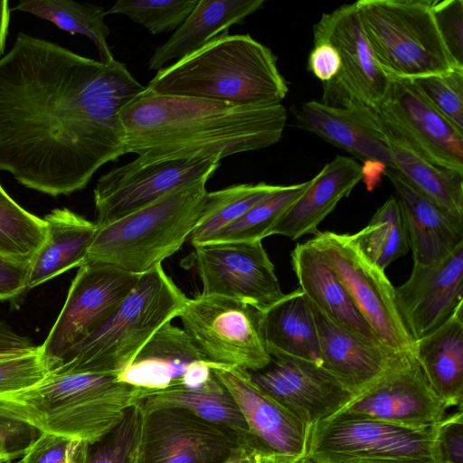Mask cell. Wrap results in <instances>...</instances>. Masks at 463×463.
Instances as JSON below:
<instances>
[{"label": "cell", "instance_id": "cell-6", "mask_svg": "<svg viewBox=\"0 0 463 463\" xmlns=\"http://www.w3.org/2000/svg\"><path fill=\"white\" fill-rule=\"evenodd\" d=\"M187 299L162 265L142 274L115 313L70 349L52 373L118 375L160 327L178 317Z\"/></svg>", "mask_w": 463, "mask_h": 463}, {"label": "cell", "instance_id": "cell-23", "mask_svg": "<svg viewBox=\"0 0 463 463\" xmlns=\"http://www.w3.org/2000/svg\"><path fill=\"white\" fill-rule=\"evenodd\" d=\"M294 115L298 128L349 152L364 165L394 168L375 110L361 106L337 109L309 100L302 103Z\"/></svg>", "mask_w": 463, "mask_h": 463}, {"label": "cell", "instance_id": "cell-40", "mask_svg": "<svg viewBox=\"0 0 463 463\" xmlns=\"http://www.w3.org/2000/svg\"><path fill=\"white\" fill-rule=\"evenodd\" d=\"M411 80L444 117L463 131V68Z\"/></svg>", "mask_w": 463, "mask_h": 463}, {"label": "cell", "instance_id": "cell-27", "mask_svg": "<svg viewBox=\"0 0 463 463\" xmlns=\"http://www.w3.org/2000/svg\"><path fill=\"white\" fill-rule=\"evenodd\" d=\"M263 5V0H198L173 35L156 49L148 60V69L158 71L168 61L194 52L227 33L233 24H242Z\"/></svg>", "mask_w": 463, "mask_h": 463}, {"label": "cell", "instance_id": "cell-53", "mask_svg": "<svg viewBox=\"0 0 463 463\" xmlns=\"http://www.w3.org/2000/svg\"><path fill=\"white\" fill-rule=\"evenodd\" d=\"M11 463H12V462H11ZM15 463H17V462H15Z\"/></svg>", "mask_w": 463, "mask_h": 463}, {"label": "cell", "instance_id": "cell-10", "mask_svg": "<svg viewBox=\"0 0 463 463\" xmlns=\"http://www.w3.org/2000/svg\"><path fill=\"white\" fill-rule=\"evenodd\" d=\"M307 242L337 277L378 340L395 352H413L414 340L398 311L394 287L351 234L318 232Z\"/></svg>", "mask_w": 463, "mask_h": 463}, {"label": "cell", "instance_id": "cell-14", "mask_svg": "<svg viewBox=\"0 0 463 463\" xmlns=\"http://www.w3.org/2000/svg\"><path fill=\"white\" fill-rule=\"evenodd\" d=\"M390 80L375 110L383 132L428 163L463 175V131L411 79Z\"/></svg>", "mask_w": 463, "mask_h": 463}, {"label": "cell", "instance_id": "cell-51", "mask_svg": "<svg viewBox=\"0 0 463 463\" xmlns=\"http://www.w3.org/2000/svg\"><path fill=\"white\" fill-rule=\"evenodd\" d=\"M32 348L24 349V350H14V351L0 352V361L7 359V358H11V357H14V356L20 355L22 354H24V353L28 352Z\"/></svg>", "mask_w": 463, "mask_h": 463}, {"label": "cell", "instance_id": "cell-33", "mask_svg": "<svg viewBox=\"0 0 463 463\" xmlns=\"http://www.w3.org/2000/svg\"><path fill=\"white\" fill-rule=\"evenodd\" d=\"M14 9L47 20L71 33L87 36L96 45L99 61L109 64L115 61L108 43L110 32L105 22L107 11L102 6L71 0H26L19 1Z\"/></svg>", "mask_w": 463, "mask_h": 463}, {"label": "cell", "instance_id": "cell-32", "mask_svg": "<svg viewBox=\"0 0 463 463\" xmlns=\"http://www.w3.org/2000/svg\"><path fill=\"white\" fill-rule=\"evenodd\" d=\"M384 136L393 169L426 199L463 218V175L431 165L385 133Z\"/></svg>", "mask_w": 463, "mask_h": 463}, {"label": "cell", "instance_id": "cell-20", "mask_svg": "<svg viewBox=\"0 0 463 463\" xmlns=\"http://www.w3.org/2000/svg\"><path fill=\"white\" fill-rule=\"evenodd\" d=\"M394 292L414 341L441 326L463 304V242L436 262L414 263L407 281Z\"/></svg>", "mask_w": 463, "mask_h": 463}, {"label": "cell", "instance_id": "cell-39", "mask_svg": "<svg viewBox=\"0 0 463 463\" xmlns=\"http://www.w3.org/2000/svg\"><path fill=\"white\" fill-rule=\"evenodd\" d=\"M144 413L134 404L122 420L90 445L88 463H138Z\"/></svg>", "mask_w": 463, "mask_h": 463}, {"label": "cell", "instance_id": "cell-42", "mask_svg": "<svg viewBox=\"0 0 463 463\" xmlns=\"http://www.w3.org/2000/svg\"><path fill=\"white\" fill-rule=\"evenodd\" d=\"M89 443L50 433H40L17 463H88Z\"/></svg>", "mask_w": 463, "mask_h": 463}, {"label": "cell", "instance_id": "cell-36", "mask_svg": "<svg viewBox=\"0 0 463 463\" xmlns=\"http://www.w3.org/2000/svg\"><path fill=\"white\" fill-rule=\"evenodd\" d=\"M310 180L290 185H280L235 222L216 232L209 242L262 241L279 218L303 194ZM204 244V243H203Z\"/></svg>", "mask_w": 463, "mask_h": 463}, {"label": "cell", "instance_id": "cell-3", "mask_svg": "<svg viewBox=\"0 0 463 463\" xmlns=\"http://www.w3.org/2000/svg\"><path fill=\"white\" fill-rule=\"evenodd\" d=\"M159 95L234 104H279L288 92L272 51L250 34H222L157 71L145 86Z\"/></svg>", "mask_w": 463, "mask_h": 463}, {"label": "cell", "instance_id": "cell-7", "mask_svg": "<svg viewBox=\"0 0 463 463\" xmlns=\"http://www.w3.org/2000/svg\"><path fill=\"white\" fill-rule=\"evenodd\" d=\"M432 0H359L361 24L374 58L389 78L414 79L458 66L438 30Z\"/></svg>", "mask_w": 463, "mask_h": 463}, {"label": "cell", "instance_id": "cell-43", "mask_svg": "<svg viewBox=\"0 0 463 463\" xmlns=\"http://www.w3.org/2000/svg\"><path fill=\"white\" fill-rule=\"evenodd\" d=\"M431 11L446 49L463 67V1L432 0Z\"/></svg>", "mask_w": 463, "mask_h": 463}, {"label": "cell", "instance_id": "cell-37", "mask_svg": "<svg viewBox=\"0 0 463 463\" xmlns=\"http://www.w3.org/2000/svg\"><path fill=\"white\" fill-rule=\"evenodd\" d=\"M46 222L19 205L0 184V254L30 263L46 239Z\"/></svg>", "mask_w": 463, "mask_h": 463}, {"label": "cell", "instance_id": "cell-12", "mask_svg": "<svg viewBox=\"0 0 463 463\" xmlns=\"http://www.w3.org/2000/svg\"><path fill=\"white\" fill-rule=\"evenodd\" d=\"M314 40H327L341 58L338 74L323 83L321 102L337 109L361 106L376 110L391 80L377 63L355 3L323 14L313 26Z\"/></svg>", "mask_w": 463, "mask_h": 463}, {"label": "cell", "instance_id": "cell-21", "mask_svg": "<svg viewBox=\"0 0 463 463\" xmlns=\"http://www.w3.org/2000/svg\"><path fill=\"white\" fill-rule=\"evenodd\" d=\"M213 371L232 394L250 434L266 453L307 457L310 427L260 390L247 371L221 364Z\"/></svg>", "mask_w": 463, "mask_h": 463}, {"label": "cell", "instance_id": "cell-2", "mask_svg": "<svg viewBox=\"0 0 463 463\" xmlns=\"http://www.w3.org/2000/svg\"><path fill=\"white\" fill-rule=\"evenodd\" d=\"M126 154L148 161L225 156L280 141L288 114L282 103L234 104L155 94L145 90L119 113Z\"/></svg>", "mask_w": 463, "mask_h": 463}, {"label": "cell", "instance_id": "cell-28", "mask_svg": "<svg viewBox=\"0 0 463 463\" xmlns=\"http://www.w3.org/2000/svg\"><path fill=\"white\" fill-rule=\"evenodd\" d=\"M413 354L449 408H462L463 304L439 327L414 341Z\"/></svg>", "mask_w": 463, "mask_h": 463}, {"label": "cell", "instance_id": "cell-4", "mask_svg": "<svg viewBox=\"0 0 463 463\" xmlns=\"http://www.w3.org/2000/svg\"><path fill=\"white\" fill-rule=\"evenodd\" d=\"M137 392L113 373H51L33 387L0 395V415L93 444L122 420Z\"/></svg>", "mask_w": 463, "mask_h": 463}, {"label": "cell", "instance_id": "cell-45", "mask_svg": "<svg viewBox=\"0 0 463 463\" xmlns=\"http://www.w3.org/2000/svg\"><path fill=\"white\" fill-rule=\"evenodd\" d=\"M40 433L24 421L0 415V458L5 463L22 458Z\"/></svg>", "mask_w": 463, "mask_h": 463}, {"label": "cell", "instance_id": "cell-18", "mask_svg": "<svg viewBox=\"0 0 463 463\" xmlns=\"http://www.w3.org/2000/svg\"><path fill=\"white\" fill-rule=\"evenodd\" d=\"M268 351L269 364L247 372L250 379L307 426L331 417L353 398L320 364Z\"/></svg>", "mask_w": 463, "mask_h": 463}, {"label": "cell", "instance_id": "cell-15", "mask_svg": "<svg viewBox=\"0 0 463 463\" xmlns=\"http://www.w3.org/2000/svg\"><path fill=\"white\" fill-rule=\"evenodd\" d=\"M184 264L196 271L203 296L232 298L264 312L285 295L262 241L196 245Z\"/></svg>", "mask_w": 463, "mask_h": 463}, {"label": "cell", "instance_id": "cell-35", "mask_svg": "<svg viewBox=\"0 0 463 463\" xmlns=\"http://www.w3.org/2000/svg\"><path fill=\"white\" fill-rule=\"evenodd\" d=\"M351 237L366 258L383 270L407 254L408 237L395 196L383 203L369 223Z\"/></svg>", "mask_w": 463, "mask_h": 463}, {"label": "cell", "instance_id": "cell-46", "mask_svg": "<svg viewBox=\"0 0 463 463\" xmlns=\"http://www.w3.org/2000/svg\"><path fill=\"white\" fill-rule=\"evenodd\" d=\"M341 69V58L335 47L327 40H314L307 70L323 83L333 80Z\"/></svg>", "mask_w": 463, "mask_h": 463}, {"label": "cell", "instance_id": "cell-13", "mask_svg": "<svg viewBox=\"0 0 463 463\" xmlns=\"http://www.w3.org/2000/svg\"><path fill=\"white\" fill-rule=\"evenodd\" d=\"M222 157L148 162L139 157L101 175L93 191L97 228L104 227L170 193L210 178Z\"/></svg>", "mask_w": 463, "mask_h": 463}, {"label": "cell", "instance_id": "cell-47", "mask_svg": "<svg viewBox=\"0 0 463 463\" xmlns=\"http://www.w3.org/2000/svg\"><path fill=\"white\" fill-rule=\"evenodd\" d=\"M29 264L0 254V300H10L26 291Z\"/></svg>", "mask_w": 463, "mask_h": 463}, {"label": "cell", "instance_id": "cell-50", "mask_svg": "<svg viewBox=\"0 0 463 463\" xmlns=\"http://www.w3.org/2000/svg\"><path fill=\"white\" fill-rule=\"evenodd\" d=\"M255 463H316L307 457L289 458L281 455L259 452Z\"/></svg>", "mask_w": 463, "mask_h": 463}, {"label": "cell", "instance_id": "cell-29", "mask_svg": "<svg viewBox=\"0 0 463 463\" xmlns=\"http://www.w3.org/2000/svg\"><path fill=\"white\" fill-rule=\"evenodd\" d=\"M290 257L299 288L314 305L337 324L379 341L337 277L307 241L297 244Z\"/></svg>", "mask_w": 463, "mask_h": 463}, {"label": "cell", "instance_id": "cell-30", "mask_svg": "<svg viewBox=\"0 0 463 463\" xmlns=\"http://www.w3.org/2000/svg\"><path fill=\"white\" fill-rule=\"evenodd\" d=\"M134 404L144 414L165 408L187 410L207 421L232 430L245 439L257 442L250 434L236 402L216 376L198 388L137 392Z\"/></svg>", "mask_w": 463, "mask_h": 463}, {"label": "cell", "instance_id": "cell-16", "mask_svg": "<svg viewBox=\"0 0 463 463\" xmlns=\"http://www.w3.org/2000/svg\"><path fill=\"white\" fill-rule=\"evenodd\" d=\"M448 409L432 389L413 352L406 351L380 379L353 396L336 413L429 428L440 422Z\"/></svg>", "mask_w": 463, "mask_h": 463}, {"label": "cell", "instance_id": "cell-41", "mask_svg": "<svg viewBox=\"0 0 463 463\" xmlns=\"http://www.w3.org/2000/svg\"><path fill=\"white\" fill-rule=\"evenodd\" d=\"M52 373V366L40 345L28 352L0 361V395L17 392L37 385Z\"/></svg>", "mask_w": 463, "mask_h": 463}, {"label": "cell", "instance_id": "cell-1", "mask_svg": "<svg viewBox=\"0 0 463 463\" xmlns=\"http://www.w3.org/2000/svg\"><path fill=\"white\" fill-rule=\"evenodd\" d=\"M144 90L117 60L19 33L0 59V171L51 196L84 189L126 154L119 113Z\"/></svg>", "mask_w": 463, "mask_h": 463}, {"label": "cell", "instance_id": "cell-19", "mask_svg": "<svg viewBox=\"0 0 463 463\" xmlns=\"http://www.w3.org/2000/svg\"><path fill=\"white\" fill-rule=\"evenodd\" d=\"M184 329L166 323L117 375L138 392L198 388L214 378L213 367Z\"/></svg>", "mask_w": 463, "mask_h": 463}, {"label": "cell", "instance_id": "cell-25", "mask_svg": "<svg viewBox=\"0 0 463 463\" xmlns=\"http://www.w3.org/2000/svg\"><path fill=\"white\" fill-rule=\"evenodd\" d=\"M364 179L363 166L354 158L336 156L310 179L303 194L279 218L269 232L297 240L316 234L318 225Z\"/></svg>", "mask_w": 463, "mask_h": 463}, {"label": "cell", "instance_id": "cell-52", "mask_svg": "<svg viewBox=\"0 0 463 463\" xmlns=\"http://www.w3.org/2000/svg\"><path fill=\"white\" fill-rule=\"evenodd\" d=\"M0 463H5V461L2 458H0Z\"/></svg>", "mask_w": 463, "mask_h": 463}, {"label": "cell", "instance_id": "cell-8", "mask_svg": "<svg viewBox=\"0 0 463 463\" xmlns=\"http://www.w3.org/2000/svg\"><path fill=\"white\" fill-rule=\"evenodd\" d=\"M435 426L411 428L335 413L310 426L307 457L316 463H437Z\"/></svg>", "mask_w": 463, "mask_h": 463}, {"label": "cell", "instance_id": "cell-17", "mask_svg": "<svg viewBox=\"0 0 463 463\" xmlns=\"http://www.w3.org/2000/svg\"><path fill=\"white\" fill-rule=\"evenodd\" d=\"M245 439L191 411L165 408L144 414L138 463H222Z\"/></svg>", "mask_w": 463, "mask_h": 463}, {"label": "cell", "instance_id": "cell-38", "mask_svg": "<svg viewBox=\"0 0 463 463\" xmlns=\"http://www.w3.org/2000/svg\"><path fill=\"white\" fill-rule=\"evenodd\" d=\"M198 0H118L107 14H123L153 34L176 30Z\"/></svg>", "mask_w": 463, "mask_h": 463}, {"label": "cell", "instance_id": "cell-44", "mask_svg": "<svg viewBox=\"0 0 463 463\" xmlns=\"http://www.w3.org/2000/svg\"><path fill=\"white\" fill-rule=\"evenodd\" d=\"M433 453L437 463H463L462 408L436 424Z\"/></svg>", "mask_w": 463, "mask_h": 463}, {"label": "cell", "instance_id": "cell-24", "mask_svg": "<svg viewBox=\"0 0 463 463\" xmlns=\"http://www.w3.org/2000/svg\"><path fill=\"white\" fill-rule=\"evenodd\" d=\"M383 175L395 190L414 263L436 262L463 242V218L420 194L396 170L386 167Z\"/></svg>", "mask_w": 463, "mask_h": 463}, {"label": "cell", "instance_id": "cell-22", "mask_svg": "<svg viewBox=\"0 0 463 463\" xmlns=\"http://www.w3.org/2000/svg\"><path fill=\"white\" fill-rule=\"evenodd\" d=\"M308 301L318 334L321 365L354 396L380 379L402 353L337 324Z\"/></svg>", "mask_w": 463, "mask_h": 463}, {"label": "cell", "instance_id": "cell-49", "mask_svg": "<svg viewBox=\"0 0 463 463\" xmlns=\"http://www.w3.org/2000/svg\"><path fill=\"white\" fill-rule=\"evenodd\" d=\"M10 12L9 2L7 0H0V59L4 56L5 42L8 35Z\"/></svg>", "mask_w": 463, "mask_h": 463}, {"label": "cell", "instance_id": "cell-9", "mask_svg": "<svg viewBox=\"0 0 463 463\" xmlns=\"http://www.w3.org/2000/svg\"><path fill=\"white\" fill-rule=\"evenodd\" d=\"M178 317L184 332L211 363L249 372L269 362L263 312L253 306L200 294L187 299Z\"/></svg>", "mask_w": 463, "mask_h": 463}, {"label": "cell", "instance_id": "cell-34", "mask_svg": "<svg viewBox=\"0 0 463 463\" xmlns=\"http://www.w3.org/2000/svg\"><path fill=\"white\" fill-rule=\"evenodd\" d=\"M279 186L266 183L241 184L208 192L198 222L188 241L193 246L206 243L216 232L238 220Z\"/></svg>", "mask_w": 463, "mask_h": 463}, {"label": "cell", "instance_id": "cell-48", "mask_svg": "<svg viewBox=\"0 0 463 463\" xmlns=\"http://www.w3.org/2000/svg\"><path fill=\"white\" fill-rule=\"evenodd\" d=\"M259 452L264 451L258 444L243 442L222 463H255L256 456Z\"/></svg>", "mask_w": 463, "mask_h": 463}, {"label": "cell", "instance_id": "cell-26", "mask_svg": "<svg viewBox=\"0 0 463 463\" xmlns=\"http://www.w3.org/2000/svg\"><path fill=\"white\" fill-rule=\"evenodd\" d=\"M46 239L29 264L26 290L84 264L97 232L95 222L68 208L47 213Z\"/></svg>", "mask_w": 463, "mask_h": 463}, {"label": "cell", "instance_id": "cell-5", "mask_svg": "<svg viewBox=\"0 0 463 463\" xmlns=\"http://www.w3.org/2000/svg\"><path fill=\"white\" fill-rule=\"evenodd\" d=\"M208 180L181 187L98 228L84 264L106 263L139 275L162 265L195 228L208 193Z\"/></svg>", "mask_w": 463, "mask_h": 463}, {"label": "cell", "instance_id": "cell-11", "mask_svg": "<svg viewBox=\"0 0 463 463\" xmlns=\"http://www.w3.org/2000/svg\"><path fill=\"white\" fill-rule=\"evenodd\" d=\"M140 277L106 263L88 262L79 267L62 308L40 345L52 372L70 349L115 313Z\"/></svg>", "mask_w": 463, "mask_h": 463}, {"label": "cell", "instance_id": "cell-31", "mask_svg": "<svg viewBox=\"0 0 463 463\" xmlns=\"http://www.w3.org/2000/svg\"><path fill=\"white\" fill-rule=\"evenodd\" d=\"M268 350L321 364L317 329L308 298L298 288L263 312Z\"/></svg>", "mask_w": 463, "mask_h": 463}]
</instances>
